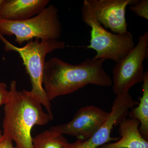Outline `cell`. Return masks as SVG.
Masks as SVG:
<instances>
[{"mask_svg":"<svg viewBox=\"0 0 148 148\" xmlns=\"http://www.w3.org/2000/svg\"><path fill=\"white\" fill-rule=\"evenodd\" d=\"M103 59L87 58L77 64L66 63L58 57L45 61L42 86L49 100L71 94L92 84L102 87L112 86V79L103 68Z\"/></svg>","mask_w":148,"mask_h":148,"instance_id":"6da1fadb","label":"cell"},{"mask_svg":"<svg viewBox=\"0 0 148 148\" xmlns=\"http://www.w3.org/2000/svg\"><path fill=\"white\" fill-rule=\"evenodd\" d=\"M9 90L4 108L3 136L14 141L17 148H33L32 128L46 125L53 119L30 91L17 89L16 81L11 82Z\"/></svg>","mask_w":148,"mask_h":148,"instance_id":"7a4b0ae2","label":"cell"},{"mask_svg":"<svg viewBox=\"0 0 148 148\" xmlns=\"http://www.w3.org/2000/svg\"><path fill=\"white\" fill-rule=\"evenodd\" d=\"M0 40L3 44L6 51H15L20 56L30 79L32 85L30 92L41 103L53 119L51 103L43 87V72L46 56L54 51L64 49L65 43L59 40L36 39L19 47L13 45L1 34Z\"/></svg>","mask_w":148,"mask_h":148,"instance_id":"3957f363","label":"cell"},{"mask_svg":"<svg viewBox=\"0 0 148 148\" xmlns=\"http://www.w3.org/2000/svg\"><path fill=\"white\" fill-rule=\"evenodd\" d=\"M81 11L83 21L90 28V43L86 48L95 51L93 59L112 60L117 63L135 47L133 35L129 31L117 34L105 29L95 18L87 0L84 1Z\"/></svg>","mask_w":148,"mask_h":148,"instance_id":"277c9868","label":"cell"},{"mask_svg":"<svg viewBox=\"0 0 148 148\" xmlns=\"http://www.w3.org/2000/svg\"><path fill=\"white\" fill-rule=\"evenodd\" d=\"M62 32L58 10L53 5L27 20L12 21L0 18V34L15 36V41L19 45L34 38L58 40Z\"/></svg>","mask_w":148,"mask_h":148,"instance_id":"5b68a950","label":"cell"},{"mask_svg":"<svg viewBox=\"0 0 148 148\" xmlns=\"http://www.w3.org/2000/svg\"><path fill=\"white\" fill-rule=\"evenodd\" d=\"M148 33L138 38V43L125 57L116 63L112 69V89L116 95L129 92L135 85L143 82L144 62L148 56Z\"/></svg>","mask_w":148,"mask_h":148,"instance_id":"8992f818","label":"cell"},{"mask_svg":"<svg viewBox=\"0 0 148 148\" xmlns=\"http://www.w3.org/2000/svg\"><path fill=\"white\" fill-rule=\"evenodd\" d=\"M110 114L96 106H85L78 110L71 121L52 126L50 129L59 134L71 135L77 140L84 141L103 125Z\"/></svg>","mask_w":148,"mask_h":148,"instance_id":"52a82bcc","label":"cell"},{"mask_svg":"<svg viewBox=\"0 0 148 148\" xmlns=\"http://www.w3.org/2000/svg\"><path fill=\"white\" fill-rule=\"evenodd\" d=\"M96 19L105 29L114 34H124L128 32L125 18L128 5L138 0H87Z\"/></svg>","mask_w":148,"mask_h":148,"instance_id":"ba28073f","label":"cell"},{"mask_svg":"<svg viewBox=\"0 0 148 148\" xmlns=\"http://www.w3.org/2000/svg\"><path fill=\"white\" fill-rule=\"evenodd\" d=\"M49 2V0H5L0 18L12 21L27 20L41 12Z\"/></svg>","mask_w":148,"mask_h":148,"instance_id":"9c48e42d","label":"cell"},{"mask_svg":"<svg viewBox=\"0 0 148 148\" xmlns=\"http://www.w3.org/2000/svg\"><path fill=\"white\" fill-rule=\"evenodd\" d=\"M118 125L119 140L98 148H148V141L140 134L138 120L125 118Z\"/></svg>","mask_w":148,"mask_h":148,"instance_id":"30bf717a","label":"cell"},{"mask_svg":"<svg viewBox=\"0 0 148 148\" xmlns=\"http://www.w3.org/2000/svg\"><path fill=\"white\" fill-rule=\"evenodd\" d=\"M143 94L139 104L129 111V118L140 122L139 130L144 139L148 140V71L145 72L143 82Z\"/></svg>","mask_w":148,"mask_h":148,"instance_id":"8fae6325","label":"cell"},{"mask_svg":"<svg viewBox=\"0 0 148 148\" xmlns=\"http://www.w3.org/2000/svg\"><path fill=\"white\" fill-rule=\"evenodd\" d=\"M67 142L64 135L49 128L33 138V148H63Z\"/></svg>","mask_w":148,"mask_h":148,"instance_id":"7c38bea8","label":"cell"},{"mask_svg":"<svg viewBox=\"0 0 148 148\" xmlns=\"http://www.w3.org/2000/svg\"><path fill=\"white\" fill-rule=\"evenodd\" d=\"M129 9L137 16L148 20V0H138V1L135 4L130 6Z\"/></svg>","mask_w":148,"mask_h":148,"instance_id":"4fadbf2b","label":"cell"},{"mask_svg":"<svg viewBox=\"0 0 148 148\" xmlns=\"http://www.w3.org/2000/svg\"><path fill=\"white\" fill-rule=\"evenodd\" d=\"M9 90L5 83L0 82V106L5 104L9 96Z\"/></svg>","mask_w":148,"mask_h":148,"instance_id":"5bb4252c","label":"cell"},{"mask_svg":"<svg viewBox=\"0 0 148 148\" xmlns=\"http://www.w3.org/2000/svg\"><path fill=\"white\" fill-rule=\"evenodd\" d=\"M12 142V140L3 135L0 140V148H17L16 146H14Z\"/></svg>","mask_w":148,"mask_h":148,"instance_id":"9a60e30c","label":"cell"},{"mask_svg":"<svg viewBox=\"0 0 148 148\" xmlns=\"http://www.w3.org/2000/svg\"><path fill=\"white\" fill-rule=\"evenodd\" d=\"M5 0H0V12H1V9L2 7L3 4Z\"/></svg>","mask_w":148,"mask_h":148,"instance_id":"2e32d148","label":"cell"},{"mask_svg":"<svg viewBox=\"0 0 148 148\" xmlns=\"http://www.w3.org/2000/svg\"><path fill=\"white\" fill-rule=\"evenodd\" d=\"M3 136V133L2 132L1 130L0 129V140H1V139L2 138Z\"/></svg>","mask_w":148,"mask_h":148,"instance_id":"e0dca14e","label":"cell"}]
</instances>
